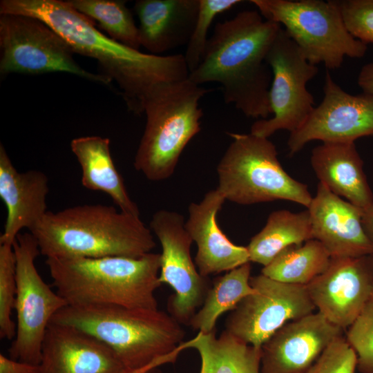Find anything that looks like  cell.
Returning a JSON list of instances; mask_svg holds the SVG:
<instances>
[{"mask_svg":"<svg viewBox=\"0 0 373 373\" xmlns=\"http://www.w3.org/2000/svg\"><path fill=\"white\" fill-rule=\"evenodd\" d=\"M0 14L37 18L59 34L75 53L95 59L136 115L144 113L145 99L157 86L189 77L184 55H155L129 48L103 34L66 1L1 0Z\"/></svg>","mask_w":373,"mask_h":373,"instance_id":"1","label":"cell"},{"mask_svg":"<svg viewBox=\"0 0 373 373\" xmlns=\"http://www.w3.org/2000/svg\"><path fill=\"white\" fill-rule=\"evenodd\" d=\"M280 28L257 10L242 11L217 23L189 79L200 86L220 84L226 104L247 117L267 119L272 114V73L266 57Z\"/></svg>","mask_w":373,"mask_h":373,"instance_id":"2","label":"cell"},{"mask_svg":"<svg viewBox=\"0 0 373 373\" xmlns=\"http://www.w3.org/2000/svg\"><path fill=\"white\" fill-rule=\"evenodd\" d=\"M50 323L77 328L109 347L128 373L174 362L185 332L170 314L116 305H67Z\"/></svg>","mask_w":373,"mask_h":373,"instance_id":"3","label":"cell"},{"mask_svg":"<svg viewBox=\"0 0 373 373\" xmlns=\"http://www.w3.org/2000/svg\"><path fill=\"white\" fill-rule=\"evenodd\" d=\"M30 233L46 258H140L156 245L140 217L102 204L48 211Z\"/></svg>","mask_w":373,"mask_h":373,"instance_id":"4","label":"cell"},{"mask_svg":"<svg viewBox=\"0 0 373 373\" xmlns=\"http://www.w3.org/2000/svg\"><path fill=\"white\" fill-rule=\"evenodd\" d=\"M56 291L68 305L157 309L160 254L140 258H47Z\"/></svg>","mask_w":373,"mask_h":373,"instance_id":"5","label":"cell"},{"mask_svg":"<svg viewBox=\"0 0 373 373\" xmlns=\"http://www.w3.org/2000/svg\"><path fill=\"white\" fill-rule=\"evenodd\" d=\"M210 90L188 77L161 84L146 97V124L133 165L149 180L173 174L183 150L200 131V101Z\"/></svg>","mask_w":373,"mask_h":373,"instance_id":"6","label":"cell"},{"mask_svg":"<svg viewBox=\"0 0 373 373\" xmlns=\"http://www.w3.org/2000/svg\"><path fill=\"white\" fill-rule=\"evenodd\" d=\"M229 135L232 142L216 169V189L226 200L242 205L287 200L309 206L313 197L308 186L285 171L269 138L251 133Z\"/></svg>","mask_w":373,"mask_h":373,"instance_id":"7","label":"cell"},{"mask_svg":"<svg viewBox=\"0 0 373 373\" xmlns=\"http://www.w3.org/2000/svg\"><path fill=\"white\" fill-rule=\"evenodd\" d=\"M267 20L279 24L307 60L339 68L345 57H363L367 44L346 28L336 0H251Z\"/></svg>","mask_w":373,"mask_h":373,"instance_id":"8","label":"cell"},{"mask_svg":"<svg viewBox=\"0 0 373 373\" xmlns=\"http://www.w3.org/2000/svg\"><path fill=\"white\" fill-rule=\"evenodd\" d=\"M0 50L1 75L62 72L104 85L112 82L102 73H90L81 67L67 42L45 23L32 17L1 14Z\"/></svg>","mask_w":373,"mask_h":373,"instance_id":"9","label":"cell"},{"mask_svg":"<svg viewBox=\"0 0 373 373\" xmlns=\"http://www.w3.org/2000/svg\"><path fill=\"white\" fill-rule=\"evenodd\" d=\"M13 249L16 260L17 294L14 309L17 326L9 348L10 358L39 365L48 327L54 316L68 303L39 275L35 262L40 251L30 233L18 234Z\"/></svg>","mask_w":373,"mask_h":373,"instance_id":"10","label":"cell"},{"mask_svg":"<svg viewBox=\"0 0 373 373\" xmlns=\"http://www.w3.org/2000/svg\"><path fill=\"white\" fill-rule=\"evenodd\" d=\"M272 73L269 103L273 117L258 119L251 126L253 135L269 138L280 130H297L312 113L314 98L307 84L318 74L298 46L281 27L266 57Z\"/></svg>","mask_w":373,"mask_h":373,"instance_id":"11","label":"cell"},{"mask_svg":"<svg viewBox=\"0 0 373 373\" xmlns=\"http://www.w3.org/2000/svg\"><path fill=\"white\" fill-rule=\"evenodd\" d=\"M255 291L232 310L225 331L257 348L286 323L312 314L316 307L306 286L283 283L262 274L251 276Z\"/></svg>","mask_w":373,"mask_h":373,"instance_id":"12","label":"cell"},{"mask_svg":"<svg viewBox=\"0 0 373 373\" xmlns=\"http://www.w3.org/2000/svg\"><path fill=\"white\" fill-rule=\"evenodd\" d=\"M184 224L182 214L161 209L154 213L149 226L162 247L159 281L174 291L168 300V311L180 324L189 325L211 287L208 278L200 274L192 260L193 241Z\"/></svg>","mask_w":373,"mask_h":373,"instance_id":"13","label":"cell"},{"mask_svg":"<svg viewBox=\"0 0 373 373\" xmlns=\"http://www.w3.org/2000/svg\"><path fill=\"white\" fill-rule=\"evenodd\" d=\"M323 99L306 121L289 133L287 146L293 155L314 140L322 142H354L373 136V95H351L326 72Z\"/></svg>","mask_w":373,"mask_h":373,"instance_id":"14","label":"cell"},{"mask_svg":"<svg viewBox=\"0 0 373 373\" xmlns=\"http://www.w3.org/2000/svg\"><path fill=\"white\" fill-rule=\"evenodd\" d=\"M306 287L318 312L346 330L373 294V254L331 258L327 269Z\"/></svg>","mask_w":373,"mask_h":373,"instance_id":"15","label":"cell"},{"mask_svg":"<svg viewBox=\"0 0 373 373\" xmlns=\"http://www.w3.org/2000/svg\"><path fill=\"white\" fill-rule=\"evenodd\" d=\"M343 331L318 312L286 323L262 345L260 373L303 372Z\"/></svg>","mask_w":373,"mask_h":373,"instance_id":"16","label":"cell"},{"mask_svg":"<svg viewBox=\"0 0 373 373\" xmlns=\"http://www.w3.org/2000/svg\"><path fill=\"white\" fill-rule=\"evenodd\" d=\"M41 373H128L114 352L77 328L50 323L39 364Z\"/></svg>","mask_w":373,"mask_h":373,"instance_id":"17","label":"cell"},{"mask_svg":"<svg viewBox=\"0 0 373 373\" xmlns=\"http://www.w3.org/2000/svg\"><path fill=\"white\" fill-rule=\"evenodd\" d=\"M312 239L318 240L331 258L373 254V246L361 222V209L333 193L323 183L307 208Z\"/></svg>","mask_w":373,"mask_h":373,"instance_id":"18","label":"cell"},{"mask_svg":"<svg viewBox=\"0 0 373 373\" xmlns=\"http://www.w3.org/2000/svg\"><path fill=\"white\" fill-rule=\"evenodd\" d=\"M225 200L216 189L208 191L200 202H191L189 206L184 227L197 245L194 261L204 277L229 271L250 262L247 247L233 244L217 223V214Z\"/></svg>","mask_w":373,"mask_h":373,"instance_id":"19","label":"cell"},{"mask_svg":"<svg viewBox=\"0 0 373 373\" xmlns=\"http://www.w3.org/2000/svg\"><path fill=\"white\" fill-rule=\"evenodd\" d=\"M48 178L42 171L19 172L4 146L0 144V198L7 217L0 245H13L20 231H29L46 214Z\"/></svg>","mask_w":373,"mask_h":373,"instance_id":"20","label":"cell"},{"mask_svg":"<svg viewBox=\"0 0 373 373\" xmlns=\"http://www.w3.org/2000/svg\"><path fill=\"white\" fill-rule=\"evenodd\" d=\"M134 10L139 19L141 46L150 54L186 46L199 10V0H137Z\"/></svg>","mask_w":373,"mask_h":373,"instance_id":"21","label":"cell"},{"mask_svg":"<svg viewBox=\"0 0 373 373\" xmlns=\"http://www.w3.org/2000/svg\"><path fill=\"white\" fill-rule=\"evenodd\" d=\"M312 167L335 195L363 209L373 203V193L354 142H322L312 149Z\"/></svg>","mask_w":373,"mask_h":373,"instance_id":"22","label":"cell"},{"mask_svg":"<svg viewBox=\"0 0 373 373\" xmlns=\"http://www.w3.org/2000/svg\"><path fill=\"white\" fill-rule=\"evenodd\" d=\"M70 149L82 171V184L90 190L108 195L120 211L140 217L136 203L129 196L110 150V140L97 135L73 139Z\"/></svg>","mask_w":373,"mask_h":373,"instance_id":"23","label":"cell"},{"mask_svg":"<svg viewBox=\"0 0 373 373\" xmlns=\"http://www.w3.org/2000/svg\"><path fill=\"white\" fill-rule=\"evenodd\" d=\"M180 348L195 350L200 357V373H260L261 348L248 345L224 330L198 332Z\"/></svg>","mask_w":373,"mask_h":373,"instance_id":"24","label":"cell"},{"mask_svg":"<svg viewBox=\"0 0 373 373\" xmlns=\"http://www.w3.org/2000/svg\"><path fill=\"white\" fill-rule=\"evenodd\" d=\"M312 239V222L307 209L291 212L282 209L271 212L265 227L254 236L247 247L250 262L269 264L287 247Z\"/></svg>","mask_w":373,"mask_h":373,"instance_id":"25","label":"cell"},{"mask_svg":"<svg viewBox=\"0 0 373 373\" xmlns=\"http://www.w3.org/2000/svg\"><path fill=\"white\" fill-rule=\"evenodd\" d=\"M251 269L249 262L216 278L189 325L204 334L216 330V321L222 314L233 310L244 298L255 291L249 282Z\"/></svg>","mask_w":373,"mask_h":373,"instance_id":"26","label":"cell"},{"mask_svg":"<svg viewBox=\"0 0 373 373\" xmlns=\"http://www.w3.org/2000/svg\"><path fill=\"white\" fill-rule=\"evenodd\" d=\"M330 260L324 246L310 239L283 249L261 274L283 283L307 286L327 269Z\"/></svg>","mask_w":373,"mask_h":373,"instance_id":"27","label":"cell"},{"mask_svg":"<svg viewBox=\"0 0 373 373\" xmlns=\"http://www.w3.org/2000/svg\"><path fill=\"white\" fill-rule=\"evenodd\" d=\"M66 1L77 11L95 23H97L111 39L139 50L141 45L138 26L135 25L133 15L126 6V1L120 0Z\"/></svg>","mask_w":373,"mask_h":373,"instance_id":"28","label":"cell"},{"mask_svg":"<svg viewBox=\"0 0 373 373\" xmlns=\"http://www.w3.org/2000/svg\"><path fill=\"white\" fill-rule=\"evenodd\" d=\"M17 294L16 260L13 245H0V338L13 340L16 323L12 318Z\"/></svg>","mask_w":373,"mask_h":373,"instance_id":"29","label":"cell"},{"mask_svg":"<svg viewBox=\"0 0 373 373\" xmlns=\"http://www.w3.org/2000/svg\"><path fill=\"white\" fill-rule=\"evenodd\" d=\"M241 2L240 0H199L197 19L184 55L189 73L200 62L209 39V28L216 16Z\"/></svg>","mask_w":373,"mask_h":373,"instance_id":"30","label":"cell"},{"mask_svg":"<svg viewBox=\"0 0 373 373\" xmlns=\"http://www.w3.org/2000/svg\"><path fill=\"white\" fill-rule=\"evenodd\" d=\"M346 340L357 356V370L373 373V294L361 314L347 329Z\"/></svg>","mask_w":373,"mask_h":373,"instance_id":"31","label":"cell"},{"mask_svg":"<svg viewBox=\"0 0 373 373\" xmlns=\"http://www.w3.org/2000/svg\"><path fill=\"white\" fill-rule=\"evenodd\" d=\"M357 356L343 335L335 338L316 361L301 373H355Z\"/></svg>","mask_w":373,"mask_h":373,"instance_id":"32","label":"cell"},{"mask_svg":"<svg viewBox=\"0 0 373 373\" xmlns=\"http://www.w3.org/2000/svg\"><path fill=\"white\" fill-rule=\"evenodd\" d=\"M346 28L356 39L373 43V0H336Z\"/></svg>","mask_w":373,"mask_h":373,"instance_id":"33","label":"cell"},{"mask_svg":"<svg viewBox=\"0 0 373 373\" xmlns=\"http://www.w3.org/2000/svg\"><path fill=\"white\" fill-rule=\"evenodd\" d=\"M0 373H41L39 365L25 363L0 354Z\"/></svg>","mask_w":373,"mask_h":373,"instance_id":"34","label":"cell"},{"mask_svg":"<svg viewBox=\"0 0 373 373\" xmlns=\"http://www.w3.org/2000/svg\"><path fill=\"white\" fill-rule=\"evenodd\" d=\"M357 82L364 93L373 95V63H368L361 68Z\"/></svg>","mask_w":373,"mask_h":373,"instance_id":"35","label":"cell"},{"mask_svg":"<svg viewBox=\"0 0 373 373\" xmlns=\"http://www.w3.org/2000/svg\"><path fill=\"white\" fill-rule=\"evenodd\" d=\"M361 222L365 233L373 246V203L361 209Z\"/></svg>","mask_w":373,"mask_h":373,"instance_id":"36","label":"cell"},{"mask_svg":"<svg viewBox=\"0 0 373 373\" xmlns=\"http://www.w3.org/2000/svg\"><path fill=\"white\" fill-rule=\"evenodd\" d=\"M145 373H162L161 371L157 369V368H155V369H153L151 370H149Z\"/></svg>","mask_w":373,"mask_h":373,"instance_id":"37","label":"cell"}]
</instances>
